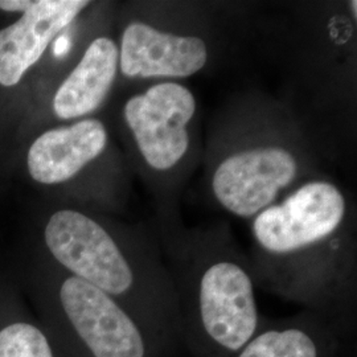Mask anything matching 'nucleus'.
I'll return each mask as SVG.
<instances>
[{"instance_id": "obj_1", "label": "nucleus", "mask_w": 357, "mask_h": 357, "mask_svg": "<svg viewBox=\"0 0 357 357\" xmlns=\"http://www.w3.org/2000/svg\"><path fill=\"white\" fill-rule=\"evenodd\" d=\"M250 230L255 282L354 330L352 230L339 185L308 178L257 215Z\"/></svg>"}, {"instance_id": "obj_2", "label": "nucleus", "mask_w": 357, "mask_h": 357, "mask_svg": "<svg viewBox=\"0 0 357 357\" xmlns=\"http://www.w3.org/2000/svg\"><path fill=\"white\" fill-rule=\"evenodd\" d=\"M178 299L181 344L193 357H236L259 315L249 261L224 230L159 231Z\"/></svg>"}, {"instance_id": "obj_3", "label": "nucleus", "mask_w": 357, "mask_h": 357, "mask_svg": "<svg viewBox=\"0 0 357 357\" xmlns=\"http://www.w3.org/2000/svg\"><path fill=\"white\" fill-rule=\"evenodd\" d=\"M44 237L54 259L115 299L163 357L183 345L176 293L155 237L126 249L97 220L75 209L53 213Z\"/></svg>"}, {"instance_id": "obj_4", "label": "nucleus", "mask_w": 357, "mask_h": 357, "mask_svg": "<svg viewBox=\"0 0 357 357\" xmlns=\"http://www.w3.org/2000/svg\"><path fill=\"white\" fill-rule=\"evenodd\" d=\"M211 144L209 188L231 216L253 220L314 178L308 144L286 115H240Z\"/></svg>"}, {"instance_id": "obj_5", "label": "nucleus", "mask_w": 357, "mask_h": 357, "mask_svg": "<svg viewBox=\"0 0 357 357\" xmlns=\"http://www.w3.org/2000/svg\"><path fill=\"white\" fill-rule=\"evenodd\" d=\"M196 115L193 91L178 81L153 82L125 103L126 128L153 185L183 180L195 156Z\"/></svg>"}, {"instance_id": "obj_6", "label": "nucleus", "mask_w": 357, "mask_h": 357, "mask_svg": "<svg viewBox=\"0 0 357 357\" xmlns=\"http://www.w3.org/2000/svg\"><path fill=\"white\" fill-rule=\"evenodd\" d=\"M59 302L66 326L88 357H163L139 323L88 282L66 277Z\"/></svg>"}, {"instance_id": "obj_7", "label": "nucleus", "mask_w": 357, "mask_h": 357, "mask_svg": "<svg viewBox=\"0 0 357 357\" xmlns=\"http://www.w3.org/2000/svg\"><path fill=\"white\" fill-rule=\"evenodd\" d=\"M118 50L123 76L153 82H180L200 73L211 59V48L203 35L143 20L128 23Z\"/></svg>"}, {"instance_id": "obj_8", "label": "nucleus", "mask_w": 357, "mask_h": 357, "mask_svg": "<svg viewBox=\"0 0 357 357\" xmlns=\"http://www.w3.org/2000/svg\"><path fill=\"white\" fill-rule=\"evenodd\" d=\"M89 4L86 0H36L16 23L0 29V85L19 84L53 38Z\"/></svg>"}, {"instance_id": "obj_9", "label": "nucleus", "mask_w": 357, "mask_h": 357, "mask_svg": "<svg viewBox=\"0 0 357 357\" xmlns=\"http://www.w3.org/2000/svg\"><path fill=\"white\" fill-rule=\"evenodd\" d=\"M352 332L319 312L307 310L287 319L262 318L236 357H344Z\"/></svg>"}, {"instance_id": "obj_10", "label": "nucleus", "mask_w": 357, "mask_h": 357, "mask_svg": "<svg viewBox=\"0 0 357 357\" xmlns=\"http://www.w3.org/2000/svg\"><path fill=\"white\" fill-rule=\"evenodd\" d=\"M109 132L100 119L84 118L41 134L28 153V169L38 183L53 185L77 176L102 155Z\"/></svg>"}, {"instance_id": "obj_11", "label": "nucleus", "mask_w": 357, "mask_h": 357, "mask_svg": "<svg viewBox=\"0 0 357 357\" xmlns=\"http://www.w3.org/2000/svg\"><path fill=\"white\" fill-rule=\"evenodd\" d=\"M119 70V50L114 40L97 38L60 85L53 98L54 114L70 121L84 118L101 107Z\"/></svg>"}, {"instance_id": "obj_12", "label": "nucleus", "mask_w": 357, "mask_h": 357, "mask_svg": "<svg viewBox=\"0 0 357 357\" xmlns=\"http://www.w3.org/2000/svg\"><path fill=\"white\" fill-rule=\"evenodd\" d=\"M0 357H54L47 336L28 323H13L0 331Z\"/></svg>"}, {"instance_id": "obj_13", "label": "nucleus", "mask_w": 357, "mask_h": 357, "mask_svg": "<svg viewBox=\"0 0 357 357\" xmlns=\"http://www.w3.org/2000/svg\"><path fill=\"white\" fill-rule=\"evenodd\" d=\"M33 6L32 0H0V10L7 13H26Z\"/></svg>"}]
</instances>
